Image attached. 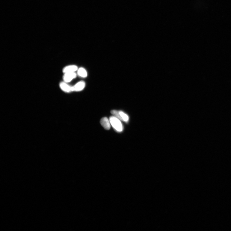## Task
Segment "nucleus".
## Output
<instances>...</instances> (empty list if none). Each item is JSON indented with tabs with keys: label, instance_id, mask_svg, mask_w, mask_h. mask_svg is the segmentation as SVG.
Masks as SVG:
<instances>
[{
	"label": "nucleus",
	"instance_id": "nucleus-7",
	"mask_svg": "<svg viewBox=\"0 0 231 231\" xmlns=\"http://www.w3.org/2000/svg\"><path fill=\"white\" fill-rule=\"evenodd\" d=\"M101 123L102 127L106 130L110 129L111 123L110 121L106 117L103 118L101 120Z\"/></svg>",
	"mask_w": 231,
	"mask_h": 231
},
{
	"label": "nucleus",
	"instance_id": "nucleus-5",
	"mask_svg": "<svg viewBox=\"0 0 231 231\" xmlns=\"http://www.w3.org/2000/svg\"><path fill=\"white\" fill-rule=\"evenodd\" d=\"M59 86L61 89L66 93H69L72 92V86H69L65 82H62L59 84Z\"/></svg>",
	"mask_w": 231,
	"mask_h": 231
},
{
	"label": "nucleus",
	"instance_id": "nucleus-1",
	"mask_svg": "<svg viewBox=\"0 0 231 231\" xmlns=\"http://www.w3.org/2000/svg\"><path fill=\"white\" fill-rule=\"evenodd\" d=\"M109 120L111 126L116 131L118 132L122 131L123 126L120 120L113 116L109 118Z\"/></svg>",
	"mask_w": 231,
	"mask_h": 231
},
{
	"label": "nucleus",
	"instance_id": "nucleus-8",
	"mask_svg": "<svg viewBox=\"0 0 231 231\" xmlns=\"http://www.w3.org/2000/svg\"><path fill=\"white\" fill-rule=\"evenodd\" d=\"M77 74L80 77H87V73L86 70L83 68H80L78 69Z\"/></svg>",
	"mask_w": 231,
	"mask_h": 231
},
{
	"label": "nucleus",
	"instance_id": "nucleus-4",
	"mask_svg": "<svg viewBox=\"0 0 231 231\" xmlns=\"http://www.w3.org/2000/svg\"><path fill=\"white\" fill-rule=\"evenodd\" d=\"M86 86V84L84 82L81 81L78 82L75 84L74 86H72V91L75 92H79L83 90Z\"/></svg>",
	"mask_w": 231,
	"mask_h": 231
},
{
	"label": "nucleus",
	"instance_id": "nucleus-6",
	"mask_svg": "<svg viewBox=\"0 0 231 231\" xmlns=\"http://www.w3.org/2000/svg\"><path fill=\"white\" fill-rule=\"evenodd\" d=\"M78 68L77 66L75 65H69L66 66L63 69L64 73H73L77 71Z\"/></svg>",
	"mask_w": 231,
	"mask_h": 231
},
{
	"label": "nucleus",
	"instance_id": "nucleus-2",
	"mask_svg": "<svg viewBox=\"0 0 231 231\" xmlns=\"http://www.w3.org/2000/svg\"><path fill=\"white\" fill-rule=\"evenodd\" d=\"M111 112L113 116L116 117L120 120L127 122L129 120L128 116L122 111L112 110Z\"/></svg>",
	"mask_w": 231,
	"mask_h": 231
},
{
	"label": "nucleus",
	"instance_id": "nucleus-3",
	"mask_svg": "<svg viewBox=\"0 0 231 231\" xmlns=\"http://www.w3.org/2000/svg\"><path fill=\"white\" fill-rule=\"evenodd\" d=\"M77 77V74L75 72L68 73H65L63 79L66 83L70 82Z\"/></svg>",
	"mask_w": 231,
	"mask_h": 231
}]
</instances>
